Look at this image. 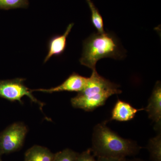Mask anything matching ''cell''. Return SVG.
I'll list each match as a JSON object with an SVG mask.
<instances>
[{
	"label": "cell",
	"instance_id": "cell-3",
	"mask_svg": "<svg viewBox=\"0 0 161 161\" xmlns=\"http://www.w3.org/2000/svg\"><path fill=\"white\" fill-rule=\"evenodd\" d=\"M123 57V53L115 36L105 32H97L93 33L84 41L80 62L93 71L96 70L97 62L102 58L120 59Z\"/></svg>",
	"mask_w": 161,
	"mask_h": 161
},
{
	"label": "cell",
	"instance_id": "cell-4",
	"mask_svg": "<svg viewBox=\"0 0 161 161\" xmlns=\"http://www.w3.org/2000/svg\"><path fill=\"white\" fill-rule=\"evenodd\" d=\"M25 79L20 78L0 80V97L9 101H18L23 104L22 98L27 96L32 102L38 104L42 109L44 104L35 98L32 94L31 90L25 85Z\"/></svg>",
	"mask_w": 161,
	"mask_h": 161
},
{
	"label": "cell",
	"instance_id": "cell-16",
	"mask_svg": "<svg viewBox=\"0 0 161 161\" xmlns=\"http://www.w3.org/2000/svg\"><path fill=\"white\" fill-rule=\"evenodd\" d=\"M97 161H126L125 158H114L97 157Z\"/></svg>",
	"mask_w": 161,
	"mask_h": 161
},
{
	"label": "cell",
	"instance_id": "cell-6",
	"mask_svg": "<svg viewBox=\"0 0 161 161\" xmlns=\"http://www.w3.org/2000/svg\"><path fill=\"white\" fill-rule=\"evenodd\" d=\"M89 79V78L83 77L74 73L70 75L63 83L58 86L48 89H39L31 90V91L32 92L37 91L46 93L61 92H75L78 93L84 89L88 82Z\"/></svg>",
	"mask_w": 161,
	"mask_h": 161
},
{
	"label": "cell",
	"instance_id": "cell-10",
	"mask_svg": "<svg viewBox=\"0 0 161 161\" xmlns=\"http://www.w3.org/2000/svg\"><path fill=\"white\" fill-rule=\"evenodd\" d=\"M54 154L46 147L34 146L25 154L24 161H53Z\"/></svg>",
	"mask_w": 161,
	"mask_h": 161
},
{
	"label": "cell",
	"instance_id": "cell-5",
	"mask_svg": "<svg viewBox=\"0 0 161 161\" xmlns=\"http://www.w3.org/2000/svg\"><path fill=\"white\" fill-rule=\"evenodd\" d=\"M27 128L22 123H16L0 133V153L14 152L23 146Z\"/></svg>",
	"mask_w": 161,
	"mask_h": 161
},
{
	"label": "cell",
	"instance_id": "cell-12",
	"mask_svg": "<svg viewBox=\"0 0 161 161\" xmlns=\"http://www.w3.org/2000/svg\"><path fill=\"white\" fill-rule=\"evenodd\" d=\"M152 161H161V132L155 137L150 139L147 146Z\"/></svg>",
	"mask_w": 161,
	"mask_h": 161
},
{
	"label": "cell",
	"instance_id": "cell-7",
	"mask_svg": "<svg viewBox=\"0 0 161 161\" xmlns=\"http://www.w3.org/2000/svg\"><path fill=\"white\" fill-rule=\"evenodd\" d=\"M145 110L149 118L155 123L154 129L160 131L161 125V85L160 81H157L153 90L149 102Z\"/></svg>",
	"mask_w": 161,
	"mask_h": 161
},
{
	"label": "cell",
	"instance_id": "cell-8",
	"mask_svg": "<svg viewBox=\"0 0 161 161\" xmlns=\"http://www.w3.org/2000/svg\"><path fill=\"white\" fill-rule=\"evenodd\" d=\"M74 25V23H70L63 35L55 36L49 40L48 52L44 59V63L47 62L53 56H59L64 52L66 47L67 38Z\"/></svg>",
	"mask_w": 161,
	"mask_h": 161
},
{
	"label": "cell",
	"instance_id": "cell-13",
	"mask_svg": "<svg viewBox=\"0 0 161 161\" xmlns=\"http://www.w3.org/2000/svg\"><path fill=\"white\" fill-rule=\"evenodd\" d=\"M29 6L28 0H0V9L9 10L26 8Z\"/></svg>",
	"mask_w": 161,
	"mask_h": 161
},
{
	"label": "cell",
	"instance_id": "cell-15",
	"mask_svg": "<svg viewBox=\"0 0 161 161\" xmlns=\"http://www.w3.org/2000/svg\"><path fill=\"white\" fill-rule=\"evenodd\" d=\"M91 149L84 151L80 154H78L75 161H97L95 158V155L92 153Z\"/></svg>",
	"mask_w": 161,
	"mask_h": 161
},
{
	"label": "cell",
	"instance_id": "cell-18",
	"mask_svg": "<svg viewBox=\"0 0 161 161\" xmlns=\"http://www.w3.org/2000/svg\"><path fill=\"white\" fill-rule=\"evenodd\" d=\"M0 161H2V160H1V159H0Z\"/></svg>",
	"mask_w": 161,
	"mask_h": 161
},
{
	"label": "cell",
	"instance_id": "cell-17",
	"mask_svg": "<svg viewBox=\"0 0 161 161\" xmlns=\"http://www.w3.org/2000/svg\"><path fill=\"white\" fill-rule=\"evenodd\" d=\"M131 161H143L142 160L138 159H137L132 160Z\"/></svg>",
	"mask_w": 161,
	"mask_h": 161
},
{
	"label": "cell",
	"instance_id": "cell-9",
	"mask_svg": "<svg viewBox=\"0 0 161 161\" xmlns=\"http://www.w3.org/2000/svg\"><path fill=\"white\" fill-rule=\"evenodd\" d=\"M144 110L145 109H136L128 103L118 99L112 109L111 120L120 122L131 120L137 112Z\"/></svg>",
	"mask_w": 161,
	"mask_h": 161
},
{
	"label": "cell",
	"instance_id": "cell-1",
	"mask_svg": "<svg viewBox=\"0 0 161 161\" xmlns=\"http://www.w3.org/2000/svg\"><path fill=\"white\" fill-rule=\"evenodd\" d=\"M107 121L95 126L92 136L93 154L102 157L125 158L137 154L141 148L130 140L120 137L106 125Z\"/></svg>",
	"mask_w": 161,
	"mask_h": 161
},
{
	"label": "cell",
	"instance_id": "cell-2",
	"mask_svg": "<svg viewBox=\"0 0 161 161\" xmlns=\"http://www.w3.org/2000/svg\"><path fill=\"white\" fill-rule=\"evenodd\" d=\"M119 87V85L102 77L95 70L92 71L84 89L72 98L71 103L75 108L92 112L105 104L112 95L121 94Z\"/></svg>",
	"mask_w": 161,
	"mask_h": 161
},
{
	"label": "cell",
	"instance_id": "cell-11",
	"mask_svg": "<svg viewBox=\"0 0 161 161\" xmlns=\"http://www.w3.org/2000/svg\"><path fill=\"white\" fill-rule=\"evenodd\" d=\"M86 2L91 10V21L92 25L97 29L98 33H104L103 19L99 10L92 0H86Z\"/></svg>",
	"mask_w": 161,
	"mask_h": 161
},
{
	"label": "cell",
	"instance_id": "cell-14",
	"mask_svg": "<svg viewBox=\"0 0 161 161\" xmlns=\"http://www.w3.org/2000/svg\"><path fill=\"white\" fill-rule=\"evenodd\" d=\"M78 154L71 149H64L55 153L53 161H75Z\"/></svg>",
	"mask_w": 161,
	"mask_h": 161
}]
</instances>
